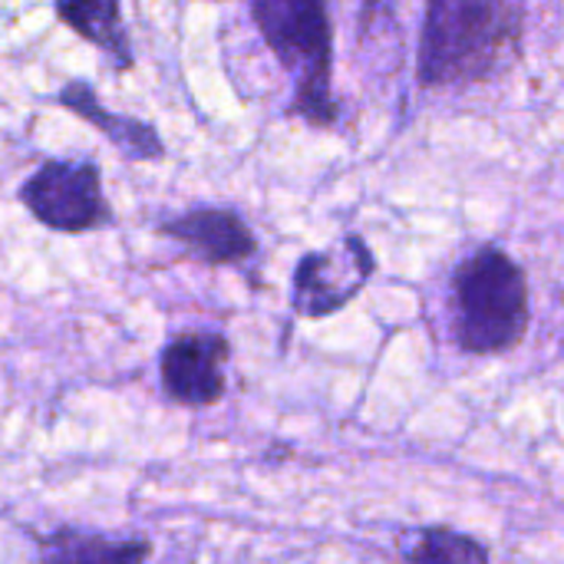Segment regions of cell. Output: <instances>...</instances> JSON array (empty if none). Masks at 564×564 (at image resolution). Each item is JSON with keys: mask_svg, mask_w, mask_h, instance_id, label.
<instances>
[{"mask_svg": "<svg viewBox=\"0 0 564 564\" xmlns=\"http://www.w3.org/2000/svg\"><path fill=\"white\" fill-rule=\"evenodd\" d=\"M145 539H109L79 529H59L36 539V564H145Z\"/></svg>", "mask_w": 564, "mask_h": 564, "instance_id": "ba28073f", "label": "cell"}, {"mask_svg": "<svg viewBox=\"0 0 564 564\" xmlns=\"http://www.w3.org/2000/svg\"><path fill=\"white\" fill-rule=\"evenodd\" d=\"M59 102H63L66 109H73L76 116H83L86 122H93L99 132H106V139H109L126 159H159V155H162V142H159V135H155L152 126L109 112V109L93 96L89 86L69 83V86L59 93Z\"/></svg>", "mask_w": 564, "mask_h": 564, "instance_id": "9c48e42d", "label": "cell"}, {"mask_svg": "<svg viewBox=\"0 0 564 564\" xmlns=\"http://www.w3.org/2000/svg\"><path fill=\"white\" fill-rule=\"evenodd\" d=\"M231 347L215 330H185L172 337L162 347L159 357V380L162 393L178 406H215L225 390V367H228Z\"/></svg>", "mask_w": 564, "mask_h": 564, "instance_id": "8992f818", "label": "cell"}, {"mask_svg": "<svg viewBox=\"0 0 564 564\" xmlns=\"http://www.w3.org/2000/svg\"><path fill=\"white\" fill-rule=\"evenodd\" d=\"M373 274V254L360 235H347L327 251H311L294 271V311L301 317H327L347 307Z\"/></svg>", "mask_w": 564, "mask_h": 564, "instance_id": "5b68a950", "label": "cell"}, {"mask_svg": "<svg viewBox=\"0 0 564 564\" xmlns=\"http://www.w3.org/2000/svg\"><path fill=\"white\" fill-rule=\"evenodd\" d=\"M162 235L178 241L188 254L205 264H238L258 251L251 228L225 208H195L162 225Z\"/></svg>", "mask_w": 564, "mask_h": 564, "instance_id": "52a82bcc", "label": "cell"}, {"mask_svg": "<svg viewBox=\"0 0 564 564\" xmlns=\"http://www.w3.org/2000/svg\"><path fill=\"white\" fill-rule=\"evenodd\" d=\"M525 0H426L420 83L463 86L506 69L522 43Z\"/></svg>", "mask_w": 564, "mask_h": 564, "instance_id": "6da1fadb", "label": "cell"}, {"mask_svg": "<svg viewBox=\"0 0 564 564\" xmlns=\"http://www.w3.org/2000/svg\"><path fill=\"white\" fill-rule=\"evenodd\" d=\"M56 13L69 30H76L83 40H89L106 56H112L119 69L132 66V50L122 30L119 0H56Z\"/></svg>", "mask_w": 564, "mask_h": 564, "instance_id": "30bf717a", "label": "cell"}, {"mask_svg": "<svg viewBox=\"0 0 564 564\" xmlns=\"http://www.w3.org/2000/svg\"><path fill=\"white\" fill-rule=\"evenodd\" d=\"M251 13L264 43L297 79L294 109L327 126L334 119L327 0H251Z\"/></svg>", "mask_w": 564, "mask_h": 564, "instance_id": "3957f363", "label": "cell"}, {"mask_svg": "<svg viewBox=\"0 0 564 564\" xmlns=\"http://www.w3.org/2000/svg\"><path fill=\"white\" fill-rule=\"evenodd\" d=\"M406 564H489V552L453 529H416L400 539Z\"/></svg>", "mask_w": 564, "mask_h": 564, "instance_id": "8fae6325", "label": "cell"}, {"mask_svg": "<svg viewBox=\"0 0 564 564\" xmlns=\"http://www.w3.org/2000/svg\"><path fill=\"white\" fill-rule=\"evenodd\" d=\"M20 202L40 225L63 235L93 231L109 221L102 182L89 162H46L23 182Z\"/></svg>", "mask_w": 564, "mask_h": 564, "instance_id": "277c9868", "label": "cell"}, {"mask_svg": "<svg viewBox=\"0 0 564 564\" xmlns=\"http://www.w3.org/2000/svg\"><path fill=\"white\" fill-rule=\"evenodd\" d=\"M453 327L469 354H506L529 330V281L499 248H479L453 274Z\"/></svg>", "mask_w": 564, "mask_h": 564, "instance_id": "7a4b0ae2", "label": "cell"}]
</instances>
